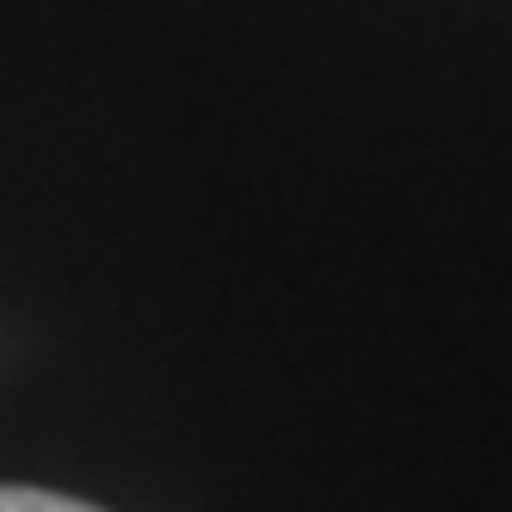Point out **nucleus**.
<instances>
[{
	"label": "nucleus",
	"mask_w": 512,
	"mask_h": 512,
	"mask_svg": "<svg viewBox=\"0 0 512 512\" xmlns=\"http://www.w3.org/2000/svg\"><path fill=\"white\" fill-rule=\"evenodd\" d=\"M0 512H105V506L68 500V494H50V488H0Z\"/></svg>",
	"instance_id": "nucleus-1"
}]
</instances>
